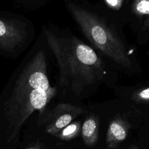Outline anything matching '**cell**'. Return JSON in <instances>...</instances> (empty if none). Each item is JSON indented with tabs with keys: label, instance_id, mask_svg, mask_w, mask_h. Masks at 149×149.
<instances>
[{
	"label": "cell",
	"instance_id": "cell-1",
	"mask_svg": "<svg viewBox=\"0 0 149 149\" xmlns=\"http://www.w3.org/2000/svg\"><path fill=\"white\" fill-rule=\"evenodd\" d=\"M47 72L45 52L40 50L20 73L6 107V116L13 132L35 111L42 112L55 95L56 88L50 85Z\"/></svg>",
	"mask_w": 149,
	"mask_h": 149
},
{
	"label": "cell",
	"instance_id": "cell-2",
	"mask_svg": "<svg viewBox=\"0 0 149 149\" xmlns=\"http://www.w3.org/2000/svg\"><path fill=\"white\" fill-rule=\"evenodd\" d=\"M59 70V83L73 88L90 85L105 73L102 61L90 46L77 37H60L44 31Z\"/></svg>",
	"mask_w": 149,
	"mask_h": 149
},
{
	"label": "cell",
	"instance_id": "cell-3",
	"mask_svg": "<svg viewBox=\"0 0 149 149\" xmlns=\"http://www.w3.org/2000/svg\"><path fill=\"white\" fill-rule=\"evenodd\" d=\"M65 4L83 33L96 48L115 63L130 68L132 62L124 44L102 19L69 0Z\"/></svg>",
	"mask_w": 149,
	"mask_h": 149
},
{
	"label": "cell",
	"instance_id": "cell-4",
	"mask_svg": "<svg viewBox=\"0 0 149 149\" xmlns=\"http://www.w3.org/2000/svg\"><path fill=\"white\" fill-rule=\"evenodd\" d=\"M83 111L79 107L69 104H61L55 109L52 115L51 120L46 127V132L52 135H56L63 128Z\"/></svg>",
	"mask_w": 149,
	"mask_h": 149
},
{
	"label": "cell",
	"instance_id": "cell-5",
	"mask_svg": "<svg viewBox=\"0 0 149 149\" xmlns=\"http://www.w3.org/2000/svg\"><path fill=\"white\" fill-rule=\"evenodd\" d=\"M25 37L24 31L17 23L0 19V46L11 49L20 44Z\"/></svg>",
	"mask_w": 149,
	"mask_h": 149
},
{
	"label": "cell",
	"instance_id": "cell-6",
	"mask_svg": "<svg viewBox=\"0 0 149 149\" xmlns=\"http://www.w3.org/2000/svg\"><path fill=\"white\" fill-rule=\"evenodd\" d=\"M129 125L124 120L116 118L111 121L108 125L106 141L110 148L116 147L127 136Z\"/></svg>",
	"mask_w": 149,
	"mask_h": 149
},
{
	"label": "cell",
	"instance_id": "cell-7",
	"mask_svg": "<svg viewBox=\"0 0 149 149\" xmlns=\"http://www.w3.org/2000/svg\"><path fill=\"white\" fill-rule=\"evenodd\" d=\"M98 124L93 116L87 117L81 127V136L84 143L88 146H94L98 140Z\"/></svg>",
	"mask_w": 149,
	"mask_h": 149
},
{
	"label": "cell",
	"instance_id": "cell-8",
	"mask_svg": "<svg viewBox=\"0 0 149 149\" xmlns=\"http://www.w3.org/2000/svg\"><path fill=\"white\" fill-rule=\"evenodd\" d=\"M132 11L139 16L146 17L144 27L149 31V0H134Z\"/></svg>",
	"mask_w": 149,
	"mask_h": 149
},
{
	"label": "cell",
	"instance_id": "cell-9",
	"mask_svg": "<svg viewBox=\"0 0 149 149\" xmlns=\"http://www.w3.org/2000/svg\"><path fill=\"white\" fill-rule=\"evenodd\" d=\"M80 127L79 121L72 122L63 128L55 136L62 140H70L78 135Z\"/></svg>",
	"mask_w": 149,
	"mask_h": 149
},
{
	"label": "cell",
	"instance_id": "cell-10",
	"mask_svg": "<svg viewBox=\"0 0 149 149\" xmlns=\"http://www.w3.org/2000/svg\"><path fill=\"white\" fill-rule=\"evenodd\" d=\"M133 98L139 101H149V87L136 92L133 95Z\"/></svg>",
	"mask_w": 149,
	"mask_h": 149
},
{
	"label": "cell",
	"instance_id": "cell-11",
	"mask_svg": "<svg viewBox=\"0 0 149 149\" xmlns=\"http://www.w3.org/2000/svg\"><path fill=\"white\" fill-rule=\"evenodd\" d=\"M105 2L110 8L119 10L123 4V0H105Z\"/></svg>",
	"mask_w": 149,
	"mask_h": 149
},
{
	"label": "cell",
	"instance_id": "cell-12",
	"mask_svg": "<svg viewBox=\"0 0 149 149\" xmlns=\"http://www.w3.org/2000/svg\"><path fill=\"white\" fill-rule=\"evenodd\" d=\"M28 149H40V147H39L38 146H34V147H30V148H28Z\"/></svg>",
	"mask_w": 149,
	"mask_h": 149
}]
</instances>
